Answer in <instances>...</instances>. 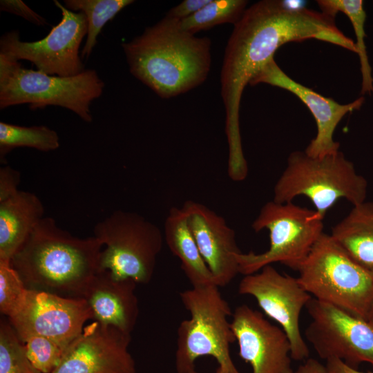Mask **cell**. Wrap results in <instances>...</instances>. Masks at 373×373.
<instances>
[{
    "label": "cell",
    "instance_id": "e575fe53",
    "mask_svg": "<svg viewBox=\"0 0 373 373\" xmlns=\"http://www.w3.org/2000/svg\"><path fill=\"white\" fill-rule=\"evenodd\" d=\"M368 321H369V322L370 323V324L373 326V311H372V313L371 316H370V319H369Z\"/></svg>",
    "mask_w": 373,
    "mask_h": 373
},
{
    "label": "cell",
    "instance_id": "ac0fdd59",
    "mask_svg": "<svg viewBox=\"0 0 373 373\" xmlns=\"http://www.w3.org/2000/svg\"><path fill=\"white\" fill-rule=\"evenodd\" d=\"M136 285L131 279H119L108 271H98L82 298L88 305L94 321L131 334L139 314Z\"/></svg>",
    "mask_w": 373,
    "mask_h": 373
},
{
    "label": "cell",
    "instance_id": "836d02e7",
    "mask_svg": "<svg viewBox=\"0 0 373 373\" xmlns=\"http://www.w3.org/2000/svg\"><path fill=\"white\" fill-rule=\"evenodd\" d=\"M215 373H229L227 371H226L222 367L218 366Z\"/></svg>",
    "mask_w": 373,
    "mask_h": 373
},
{
    "label": "cell",
    "instance_id": "3957f363",
    "mask_svg": "<svg viewBox=\"0 0 373 373\" xmlns=\"http://www.w3.org/2000/svg\"><path fill=\"white\" fill-rule=\"evenodd\" d=\"M102 247L95 236H73L44 217L10 262L27 288L82 298L99 271Z\"/></svg>",
    "mask_w": 373,
    "mask_h": 373
},
{
    "label": "cell",
    "instance_id": "f546056e",
    "mask_svg": "<svg viewBox=\"0 0 373 373\" xmlns=\"http://www.w3.org/2000/svg\"><path fill=\"white\" fill-rule=\"evenodd\" d=\"M20 173L9 166L0 169V202L15 195L19 189Z\"/></svg>",
    "mask_w": 373,
    "mask_h": 373
},
{
    "label": "cell",
    "instance_id": "cb8c5ba5",
    "mask_svg": "<svg viewBox=\"0 0 373 373\" xmlns=\"http://www.w3.org/2000/svg\"><path fill=\"white\" fill-rule=\"evenodd\" d=\"M59 137L54 130L46 126H21L0 122V158L17 147L33 148L48 152L59 147Z\"/></svg>",
    "mask_w": 373,
    "mask_h": 373
},
{
    "label": "cell",
    "instance_id": "2e32d148",
    "mask_svg": "<svg viewBox=\"0 0 373 373\" xmlns=\"http://www.w3.org/2000/svg\"><path fill=\"white\" fill-rule=\"evenodd\" d=\"M259 83L287 90L307 106L315 119L317 133L305 152L314 157L339 151V143L333 138L337 125L347 113L359 110L365 102L363 96L346 104H339L332 98L324 97L290 78L278 66L274 58L251 79L249 84L255 86Z\"/></svg>",
    "mask_w": 373,
    "mask_h": 373
},
{
    "label": "cell",
    "instance_id": "9a60e30c",
    "mask_svg": "<svg viewBox=\"0 0 373 373\" xmlns=\"http://www.w3.org/2000/svg\"><path fill=\"white\" fill-rule=\"evenodd\" d=\"M231 326L239 356L252 373H294L291 345L285 332L247 305L237 307Z\"/></svg>",
    "mask_w": 373,
    "mask_h": 373
},
{
    "label": "cell",
    "instance_id": "d590c367",
    "mask_svg": "<svg viewBox=\"0 0 373 373\" xmlns=\"http://www.w3.org/2000/svg\"><path fill=\"white\" fill-rule=\"evenodd\" d=\"M188 373H199L195 369L191 370L190 372H189Z\"/></svg>",
    "mask_w": 373,
    "mask_h": 373
},
{
    "label": "cell",
    "instance_id": "8fae6325",
    "mask_svg": "<svg viewBox=\"0 0 373 373\" xmlns=\"http://www.w3.org/2000/svg\"><path fill=\"white\" fill-rule=\"evenodd\" d=\"M305 308L312 319L305 338L320 358H337L354 369L362 363L373 367V326L369 321L314 298Z\"/></svg>",
    "mask_w": 373,
    "mask_h": 373
},
{
    "label": "cell",
    "instance_id": "9c48e42d",
    "mask_svg": "<svg viewBox=\"0 0 373 373\" xmlns=\"http://www.w3.org/2000/svg\"><path fill=\"white\" fill-rule=\"evenodd\" d=\"M93 231L104 247L99 271L137 284L151 281L163 243L157 225L137 213L118 210L96 224Z\"/></svg>",
    "mask_w": 373,
    "mask_h": 373
},
{
    "label": "cell",
    "instance_id": "5b68a950",
    "mask_svg": "<svg viewBox=\"0 0 373 373\" xmlns=\"http://www.w3.org/2000/svg\"><path fill=\"white\" fill-rule=\"evenodd\" d=\"M297 279L315 299L368 321L373 311V275L357 264L330 234L323 233Z\"/></svg>",
    "mask_w": 373,
    "mask_h": 373
},
{
    "label": "cell",
    "instance_id": "7402d4cb",
    "mask_svg": "<svg viewBox=\"0 0 373 373\" xmlns=\"http://www.w3.org/2000/svg\"><path fill=\"white\" fill-rule=\"evenodd\" d=\"M316 3L321 12L325 14L336 17V15L341 12L350 19L356 38V43L355 44L360 60L362 75L361 93L362 95H373V77L365 43L366 13L363 8V1L318 0Z\"/></svg>",
    "mask_w": 373,
    "mask_h": 373
},
{
    "label": "cell",
    "instance_id": "4316f807",
    "mask_svg": "<svg viewBox=\"0 0 373 373\" xmlns=\"http://www.w3.org/2000/svg\"><path fill=\"white\" fill-rule=\"evenodd\" d=\"M28 288L10 260H0V312L8 318L22 305Z\"/></svg>",
    "mask_w": 373,
    "mask_h": 373
},
{
    "label": "cell",
    "instance_id": "1f68e13d",
    "mask_svg": "<svg viewBox=\"0 0 373 373\" xmlns=\"http://www.w3.org/2000/svg\"><path fill=\"white\" fill-rule=\"evenodd\" d=\"M325 366L329 373H373V372H363L354 369L337 358H331L326 361Z\"/></svg>",
    "mask_w": 373,
    "mask_h": 373
},
{
    "label": "cell",
    "instance_id": "8992f818",
    "mask_svg": "<svg viewBox=\"0 0 373 373\" xmlns=\"http://www.w3.org/2000/svg\"><path fill=\"white\" fill-rule=\"evenodd\" d=\"M190 318L178 328L175 369L188 373L201 356L214 358L229 373H240L232 361L230 345L236 341L231 322V308L216 285L192 287L180 293Z\"/></svg>",
    "mask_w": 373,
    "mask_h": 373
},
{
    "label": "cell",
    "instance_id": "7a4b0ae2",
    "mask_svg": "<svg viewBox=\"0 0 373 373\" xmlns=\"http://www.w3.org/2000/svg\"><path fill=\"white\" fill-rule=\"evenodd\" d=\"M131 73L162 98L198 86L211 68V40L182 29L164 17L131 41L122 44Z\"/></svg>",
    "mask_w": 373,
    "mask_h": 373
},
{
    "label": "cell",
    "instance_id": "d4e9b609",
    "mask_svg": "<svg viewBox=\"0 0 373 373\" xmlns=\"http://www.w3.org/2000/svg\"><path fill=\"white\" fill-rule=\"evenodd\" d=\"M247 3L246 0H211L194 15L180 21V26L195 35L225 23L235 25L243 15Z\"/></svg>",
    "mask_w": 373,
    "mask_h": 373
},
{
    "label": "cell",
    "instance_id": "5bb4252c",
    "mask_svg": "<svg viewBox=\"0 0 373 373\" xmlns=\"http://www.w3.org/2000/svg\"><path fill=\"white\" fill-rule=\"evenodd\" d=\"M131 334L93 321L68 345L52 373H136Z\"/></svg>",
    "mask_w": 373,
    "mask_h": 373
},
{
    "label": "cell",
    "instance_id": "6da1fadb",
    "mask_svg": "<svg viewBox=\"0 0 373 373\" xmlns=\"http://www.w3.org/2000/svg\"><path fill=\"white\" fill-rule=\"evenodd\" d=\"M316 39L356 53L355 43L341 32L335 17L280 0H262L247 8L228 40L220 73L226 112L228 169L241 173L248 166L240 132L239 110L247 84L289 42Z\"/></svg>",
    "mask_w": 373,
    "mask_h": 373
},
{
    "label": "cell",
    "instance_id": "52a82bcc",
    "mask_svg": "<svg viewBox=\"0 0 373 373\" xmlns=\"http://www.w3.org/2000/svg\"><path fill=\"white\" fill-rule=\"evenodd\" d=\"M104 82L93 69L64 77L23 68L19 61L0 55V108L27 104L31 110L48 106L66 108L86 122L90 106L104 90Z\"/></svg>",
    "mask_w": 373,
    "mask_h": 373
},
{
    "label": "cell",
    "instance_id": "7c38bea8",
    "mask_svg": "<svg viewBox=\"0 0 373 373\" xmlns=\"http://www.w3.org/2000/svg\"><path fill=\"white\" fill-rule=\"evenodd\" d=\"M238 292L254 297L264 314L280 325L289 338L292 360L309 358V350L300 332V316L313 297L297 278L282 274L269 265L244 276Z\"/></svg>",
    "mask_w": 373,
    "mask_h": 373
},
{
    "label": "cell",
    "instance_id": "ffe728a7",
    "mask_svg": "<svg viewBox=\"0 0 373 373\" xmlns=\"http://www.w3.org/2000/svg\"><path fill=\"white\" fill-rule=\"evenodd\" d=\"M164 233L169 249L180 260L181 267L192 287L217 285L200 254L182 208L172 207L169 210Z\"/></svg>",
    "mask_w": 373,
    "mask_h": 373
},
{
    "label": "cell",
    "instance_id": "30bf717a",
    "mask_svg": "<svg viewBox=\"0 0 373 373\" xmlns=\"http://www.w3.org/2000/svg\"><path fill=\"white\" fill-rule=\"evenodd\" d=\"M61 12V19L42 39L23 41L18 30L0 38V55L14 60H27L48 75L68 77L83 72L80 44L87 35V20L82 12L71 11L53 1Z\"/></svg>",
    "mask_w": 373,
    "mask_h": 373
},
{
    "label": "cell",
    "instance_id": "ba28073f",
    "mask_svg": "<svg viewBox=\"0 0 373 373\" xmlns=\"http://www.w3.org/2000/svg\"><path fill=\"white\" fill-rule=\"evenodd\" d=\"M251 227L256 232L269 233V249L262 253H239V273L244 276L274 262L298 271L312 247L324 233L323 220L314 210L291 202L269 201L261 208Z\"/></svg>",
    "mask_w": 373,
    "mask_h": 373
},
{
    "label": "cell",
    "instance_id": "f1b7e54d",
    "mask_svg": "<svg viewBox=\"0 0 373 373\" xmlns=\"http://www.w3.org/2000/svg\"><path fill=\"white\" fill-rule=\"evenodd\" d=\"M0 10L19 16L37 26H45L48 23L46 19L36 13L21 0H1Z\"/></svg>",
    "mask_w": 373,
    "mask_h": 373
},
{
    "label": "cell",
    "instance_id": "4dcf8cb0",
    "mask_svg": "<svg viewBox=\"0 0 373 373\" xmlns=\"http://www.w3.org/2000/svg\"><path fill=\"white\" fill-rule=\"evenodd\" d=\"M211 0H184L178 6L171 8L166 17L182 21L186 19L202 9Z\"/></svg>",
    "mask_w": 373,
    "mask_h": 373
},
{
    "label": "cell",
    "instance_id": "8d00e7d4",
    "mask_svg": "<svg viewBox=\"0 0 373 373\" xmlns=\"http://www.w3.org/2000/svg\"><path fill=\"white\" fill-rule=\"evenodd\" d=\"M372 3H373V1H372Z\"/></svg>",
    "mask_w": 373,
    "mask_h": 373
},
{
    "label": "cell",
    "instance_id": "d6986e66",
    "mask_svg": "<svg viewBox=\"0 0 373 373\" xmlns=\"http://www.w3.org/2000/svg\"><path fill=\"white\" fill-rule=\"evenodd\" d=\"M41 201L19 190L0 202V260H10L44 217Z\"/></svg>",
    "mask_w": 373,
    "mask_h": 373
},
{
    "label": "cell",
    "instance_id": "e0dca14e",
    "mask_svg": "<svg viewBox=\"0 0 373 373\" xmlns=\"http://www.w3.org/2000/svg\"><path fill=\"white\" fill-rule=\"evenodd\" d=\"M190 231L216 285L224 287L239 273L234 230L225 219L204 204L186 201L182 207Z\"/></svg>",
    "mask_w": 373,
    "mask_h": 373
},
{
    "label": "cell",
    "instance_id": "484cf974",
    "mask_svg": "<svg viewBox=\"0 0 373 373\" xmlns=\"http://www.w3.org/2000/svg\"><path fill=\"white\" fill-rule=\"evenodd\" d=\"M0 373H41L29 360L24 343L8 321H0Z\"/></svg>",
    "mask_w": 373,
    "mask_h": 373
},
{
    "label": "cell",
    "instance_id": "4fadbf2b",
    "mask_svg": "<svg viewBox=\"0 0 373 373\" xmlns=\"http://www.w3.org/2000/svg\"><path fill=\"white\" fill-rule=\"evenodd\" d=\"M92 314L83 298H70L28 289L25 299L8 321L20 340L39 336L64 349L82 332Z\"/></svg>",
    "mask_w": 373,
    "mask_h": 373
},
{
    "label": "cell",
    "instance_id": "603a6c76",
    "mask_svg": "<svg viewBox=\"0 0 373 373\" xmlns=\"http://www.w3.org/2000/svg\"><path fill=\"white\" fill-rule=\"evenodd\" d=\"M133 3V0H64L66 8L83 12L87 20L86 39L81 51L82 58L89 57L104 25Z\"/></svg>",
    "mask_w": 373,
    "mask_h": 373
},
{
    "label": "cell",
    "instance_id": "277c9868",
    "mask_svg": "<svg viewBox=\"0 0 373 373\" xmlns=\"http://www.w3.org/2000/svg\"><path fill=\"white\" fill-rule=\"evenodd\" d=\"M367 189L365 178L357 173L354 164L341 151L314 157L305 151H296L289 155L287 166L274 186L273 200L284 204L305 196L323 220L341 198L353 206L365 202Z\"/></svg>",
    "mask_w": 373,
    "mask_h": 373
},
{
    "label": "cell",
    "instance_id": "d6a6232c",
    "mask_svg": "<svg viewBox=\"0 0 373 373\" xmlns=\"http://www.w3.org/2000/svg\"><path fill=\"white\" fill-rule=\"evenodd\" d=\"M294 373H329L325 365L318 360L308 358L305 363L299 365Z\"/></svg>",
    "mask_w": 373,
    "mask_h": 373
},
{
    "label": "cell",
    "instance_id": "44dd1931",
    "mask_svg": "<svg viewBox=\"0 0 373 373\" xmlns=\"http://www.w3.org/2000/svg\"><path fill=\"white\" fill-rule=\"evenodd\" d=\"M330 235L352 259L373 275V202L354 205Z\"/></svg>",
    "mask_w": 373,
    "mask_h": 373
},
{
    "label": "cell",
    "instance_id": "83f0119b",
    "mask_svg": "<svg viewBox=\"0 0 373 373\" xmlns=\"http://www.w3.org/2000/svg\"><path fill=\"white\" fill-rule=\"evenodd\" d=\"M23 343L29 360L41 373H52L66 350L52 340L39 336H31Z\"/></svg>",
    "mask_w": 373,
    "mask_h": 373
}]
</instances>
